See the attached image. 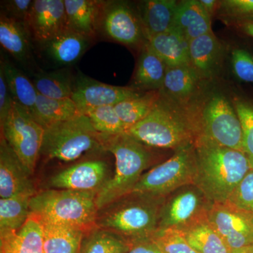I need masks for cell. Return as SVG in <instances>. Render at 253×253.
Here are the masks:
<instances>
[{"mask_svg":"<svg viewBox=\"0 0 253 253\" xmlns=\"http://www.w3.org/2000/svg\"><path fill=\"white\" fill-rule=\"evenodd\" d=\"M126 132L150 147L175 151L195 144L201 136L200 104H179L161 94L149 116Z\"/></svg>","mask_w":253,"mask_h":253,"instance_id":"6da1fadb","label":"cell"},{"mask_svg":"<svg viewBox=\"0 0 253 253\" xmlns=\"http://www.w3.org/2000/svg\"><path fill=\"white\" fill-rule=\"evenodd\" d=\"M194 146V184L211 202H226L251 169L247 156L244 151L221 146L202 136Z\"/></svg>","mask_w":253,"mask_h":253,"instance_id":"7a4b0ae2","label":"cell"},{"mask_svg":"<svg viewBox=\"0 0 253 253\" xmlns=\"http://www.w3.org/2000/svg\"><path fill=\"white\" fill-rule=\"evenodd\" d=\"M101 140L104 151L111 153L116 159V172L98 193L96 204L99 211L130 194L154 158L150 146L126 132L116 135L101 134Z\"/></svg>","mask_w":253,"mask_h":253,"instance_id":"3957f363","label":"cell"},{"mask_svg":"<svg viewBox=\"0 0 253 253\" xmlns=\"http://www.w3.org/2000/svg\"><path fill=\"white\" fill-rule=\"evenodd\" d=\"M97 193L48 189L30 201L31 213L40 221L77 228L85 234L97 227Z\"/></svg>","mask_w":253,"mask_h":253,"instance_id":"277c9868","label":"cell"},{"mask_svg":"<svg viewBox=\"0 0 253 253\" xmlns=\"http://www.w3.org/2000/svg\"><path fill=\"white\" fill-rule=\"evenodd\" d=\"M166 198L130 194L97 219V226L114 231L131 244L151 239L157 231L160 215ZM107 208V207H106Z\"/></svg>","mask_w":253,"mask_h":253,"instance_id":"5b68a950","label":"cell"},{"mask_svg":"<svg viewBox=\"0 0 253 253\" xmlns=\"http://www.w3.org/2000/svg\"><path fill=\"white\" fill-rule=\"evenodd\" d=\"M101 151H104L101 134L95 130L89 118L82 114L46 127L40 156L71 162L86 153Z\"/></svg>","mask_w":253,"mask_h":253,"instance_id":"8992f818","label":"cell"},{"mask_svg":"<svg viewBox=\"0 0 253 253\" xmlns=\"http://www.w3.org/2000/svg\"><path fill=\"white\" fill-rule=\"evenodd\" d=\"M196 172L194 144L174 151L172 157L141 176L131 194L166 198L182 186L194 184Z\"/></svg>","mask_w":253,"mask_h":253,"instance_id":"52a82bcc","label":"cell"},{"mask_svg":"<svg viewBox=\"0 0 253 253\" xmlns=\"http://www.w3.org/2000/svg\"><path fill=\"white\" fill-rule=\"evenodd\" d=\"M201 136L243 151L242 126L234 105L224 95L213 94L200 104Z\"/></svg>","mask_w":253,"mask_h":253,"instance_id":"ba28073f","label":"cell"},{"mask_svg":"<svg viewBox=\"0 0 253 253\" xmlns=\"http://www.w3.org/2000/svg\"><path fill=\"white\" fill-rule=\"evenodd\" d=\"M1 126V135L31 174L41 154L44 129L14 101Z\"/></svg>","mask_w":253,"mask_h":253,"instance_id":"9c48e42d","label":"cell"},{"mask_svg":"<svg viewBox=\"0 0 253 253\" xmlns=\"http://www.w3.org/2000/svg\"><path fill=\"white\" fill-rule=\"evenodd\" d=\"M212 204L195 184L182 186L166 197L158 230L175 229L184 231L208 219Z\"/></svg>","mask_w":253,"mask_h":253,"instance_id":"30bf717a","label":"cell"},{"mask_svg":"<svg viewBox=\"0 0 253 253\" xmlns=\"http://www.w3.org/2000/svg\"><path fill=\"white\" fill-rule=\"evenodd\" d=\"M99 31L125 46H140L147 42L138 11L126 1H105Z\"/></svg>","mask_w":253,"mask_h":253,"instance_id":"8fae6325","label":"cell"},{"mask_svg":"<svg viewBox=\"0 0 253 253\" xmlns=\"http://www.w3.org/2000/svg\"><path fill=\"white\" fill-rule=\"evenodd\" d=\"M208 221L231 251L253 244V212L229 201L213 203L208 212Z\"/></svg>","mask_w":253,"mask_h":253,"instance_id":"7c38bea8","label":"cell"},{"mask_svg":"<svg viewBox=\"0 0 253 253\" xmlns=\"http://www.w3.org/2000/svg\"><path fill=\"white\" fill-rule=\"evenodd\" d=\"M143 92L131 86L111 85L93 79L81 72L76 76L71 99L83 114L103 106H116Z\"/></svg>","mask_w":253,"mask_h":253,"instance_id":"4fadbf2b","label":"cell"},{"mask_svg":"<svg viewBox=\"0 0 253 253\" xmlns=\"http://www.w3.org/2000/svg\"><path fill=\"white\" fill-rule=\"evenodd\" d=\"M26 25L38 44L69 31L64 0H34Z\"/></svg>","mask_w":253,"mask_h":253,"instance_id":"5bb4252c","label":"cell"},{"mask_svg":"<svg viewBox=\"0 0 253 253\" xmlns=\"http://www.w3.org/2000/svg\"><path fill=\"white\" fill-rule=\"evenodd\" d=\"M109 166L101 159L76 163L55 174L50 186L56 189L99 193L109 180Z\"/></svg>","mask_w":253,"mask_h":253,"instance_id":"9a60e30c","label":"cell"},{"mask_svg":"<svg viewBox=\"0 0 253 253\" xmlns=\"http://www.w3.org/2000/svg\"><path fill=\"white\" fill-rule=\"evenodd\" d=\"M31 173L23 166L3 136L0 139V197L19 195L33 196L36 188Z\"/></svg>","mask_w":253,"mask_h":253,"instance_id":"2e32d148","label":"cell"},{"mask_svg":"<svg viewBox=\"0 0 253 253\" xmlns=\"http://www.w3.org/2000/svg\"><path fill=\"white\" fill-rule=\"evenodd\" d=\"M204 81L191 65L168 68L160 92L165 97L182 105L193 102Z\"/></svg>","mask_w":253,"mask_h":253,"instance_id":"e0dca14e","label":"cell"},{"mask_svg":"<svg viewBox=\"0 0 253 253\" xmlns=\"http://www.w3.org/2000/svg\"><path fill=\"white\" fill-rule=\"evenodd\" d=\"M93 40L68 31L39 44L46 59L61 68H70L85 53Z\"/></svg>","mask_w":253,"mask_h":253,"instance_id":"ac0fdd59","label":"cell"},{"mask_svg":"<svg viewBox=\"0 0 253 253\" xmlns=\"http://www.w3.org/2000/svg\"><path fill=\"white\" fill-rule=\"evenodd\" d=\"M190 65L204 80L212 78L220 67L223 46L213 32L189 41Z\"/></svg>","mask_w":253,"mask_h":253,"instance_id":"d6986e66","label":"cell"},{"mask_svg":"<svg viewBox=\"0 0 253 253\" xmlns=\"http://www.w3.org/2000/svg\"><path fill=\"white\" fill-rule=\"evenodd\" d=\"M69 31L94 39L99 31L105 1L64 0Z\"/></svg>","mask_w":253,"mask_h":253,"instance_id":"ffe728a7","label":"cell"},{"mask_svg":"<svg viewBox=\"0 0 253 253\" xmlns=\"http://www.w3.org/2000/svg\"><path fill=\"white\" fill-rule=\"evenodd\" d=\"M0 253H44L42 226L31 213L19 230L0 232Z\"/></svg>","mask_w":253,"mask_h":253,"instance_id":"44dd1931","label":"cell"},{"mask_svg":"<svg viewBox=\"0 0 253 253\" xmlns=\"http://www.w3.org/2000/svg\"><path fill=\"white\" fill-rule=\"evenodd\" d=\"M177 5L174 0H147L139 2L137 11L146 41L174 27Z\"/></svg>","mask_w":253,"mask_h":253,"instance_id":"7402d4cb","label":"cell"},{"mask_svg":"<svg viewBox=\"0 0 253 253\" xmlns=\"http://www.w3.org/2000/svg\"><path fill=\"white\" fill-rule=\"evenodd\" d=\"M31 33L26 23L0 15V44L18 62L26 65L33 58Z\"/></svg>","mask_w":253,"mask_h":253,"instance_id":"603a6c76","label":"cell"},{"mask_svg":"<svg viewBox=\"0 0 253 253\" xmlns=\"http://www.w3.org/2000/svg\"><path fill=\"white\" fill-rule=\"evenodd\" d=\"M167 69L166 63L146 42L141 49L131 87L141 92L159 91Z\"/></svg>","mask_w":253,"mask_h":253,"instance_id":"cb8c5ba5","label":"cell"},{"mask_svg":"<svg viewBox=\"0 0 253 253\" xmlns=\"http://www.w3.org/2000/svg\"><path fill=\"white\" fill-rule=\"evenodd\" d=\"M174 28L190 41L212 32V18L206 12L200 1H182L178 3Z\"/></svg>","mask_w":253,"mask_h":253,"instance_id":"d4e9b609","label":"cell"},{"mask_svg":"<svg viewBox=\"0 0 253 253\" xmlns=\"http://www.w3.org/2000/svg\"><path fill=\"white\" fill-rule=\"evenodd\" d=\"M148 42L168 68L190 65L189 41L175 28L152 37Z\"/></svg>","mask_w":253,"mask_h":253,"instance_id":"484cf974","label":"cell"},{"mask_svg":"<svg viewBox=\"0 0 253 253\" xmlns=\"http://www.w3.org/2000/svg\"><path fill=\"white\" fill-rule=\"evenodd\" d=\"M76 76L70 68H61L54 71L38 70L33 76V82L38 94L51 99H71Z\"/></svg>","mask_w":253,"mask_h":253,"instance_id":"4316f807","label":"cell"},{"mask_svg":"<svg viewBox=\"0 0 253 253\" xmlns=\"http://www.w3.org/2000/svg\"><path fill=\"white\" fill-rule=\"evenodd\" d=\"M44 253H81L85 233L77 228L41 221Z\"/></svg>","mask_w":253,"mask_h":253,"instance_id":"83f0119b","label":"cell"},{"mask_svg":"<svg viewBox=\"0 0 253 253\" xmlns=\"http://www.w3.org/2000/svg\"><path fill=\"white\" fill-rule=\"evenodd\" d=\"M0 66L3 68L13 100L35 118L38 92L33 82L8 60L1 58Z\"/></svg>","mask_w":253,"mask_h":253,"instance_id":"f1b7e54d","label":"cell"},{"mask_svg":"<svg viewBox=\"0 0 253 253\" xmlns=\"http://www.w3.org/2000/svg\"><path fill=\"white\" fill-rule=\"evenodd\" d=\"M83 114L71 99H51L38 94L34 119L44 129Z\"/></svg>","mask_w":253,"mask_h":253,"instance_id":"f546056e","label":"cell"},{"mask_svg":"<svg viewBox=\"0 0 253 253\" xmlns=\"http://www.w3.org/2000/svg\"><path fill=\"white\" fill-rule=\"evenodd\" d=\"M188 244L198 253H230L231 249L208 219L183 231Z\"/></svg>","mask_w":253,"mask_h":253,"instance_id":"4dcf8cb0","label":"cell"},{"mask_svg":"<svg viewBox=\"0 0 253 253\" xmlns=\"http://www.w3.org/2000/svg\"><path fill=\"white\" fill-rule=\"evenodd\" d=\"M131 246L123 236L97 226L84 235L81 253H126Z\"/></svg>","mask_w":253,"mask_h":253,"instance_id":"1f68e13d","label":"cell"},{"mask_svg":"<svg viewBox=\"0 0 253 253\" xmlns=\"http://www.w3.org/2000/svg\"><path fill=\"white\" fill-rule=\"evenodd\" d=\"M160 96V91H146L139 96L116 104L115 109L128 129L149 116L157 104Z\"/></svg>","mask_w":253,"mask_h":253,"instance_id":"d6a6232c","label":"cell"},{"mask_svg":"<svg viewBox=\"0 0 253 253\" xmlns=\"http://www.w3.org/2000/svg\"><path fill=\"white\" fill-rule=\"evenodd\" d=\"M32 197L19 195L0 199V232L17 231L24 225L31 214Z\"/></svg>","mask_w":253,"mask_h":253,"instance_id":"836d02e7","label":"cell"},{"mask_svg":"<svg viewBox=\"0 0 253 253\" xmlns=\"http://www.w3.org/2000/svg\"><path fill=\"white\" fill-rule=\"evenodd\" d=\"M84 115L99 134L116 135L126 132L127 129L116 112L115 106H99L89 110Z\"/></svg>","mask_w":253,"mask_h":253,"instance_id":"e575fe53","label":"cell"},{"mask_svg":"<svg viewBox=\"0 0 253 253\" xmlns=\"http://www.w3.org/2000/svg\"><path fill=\"white\" fill-rule=\"evenodd\" d=\"M242 126L243 151L253 169V102L236 98L233 103Z\"/></svg>","mask_w":253,"mask_h":253,"instance_id":"d590c367","label":"cell"},{"mask_svg":"<svg viewBox=\"0 0 253 253\" xmlns=\"http://www.w3.org/2000/svg\"><path fill=\"white\" fill-rule=\"evenodd\" d=\"M151 239L163 253H198L188 244L184 232L178 229L157 230Z\"/></svg>","mask_w":253,"mask_h":253,"instance_id":"8d00e7d4","label":"cell"},{"mask_svg":"<svg viewBox=\"0 0 253 253\" xmlns=\"http://www.w3.org/2000/svg\"><path fill=\"white\" fill-rule=\"evenodd\" d=\"M221 16L237 24L253 21V0H225L219 3Z\"/></svg>","mask_w":253,"mask_h":253,"instance_id":"74e56055","label":"cell"},{"mask_svg":"<svg viewBox=\"0 0 253 253\" xmlns=\"http://www.w3.org/2000/svg\"><path fill=\"white\" fill-rule=\"evenodd\" d=\"M231 66L239 81L253 84V56L249 51L241 48L233 49Z\"/></svg>","mask_w":253,"mask_h":253,"instance_id":"f35d334b","label":"cell"},{"mask_svg":"<svg viewBox=\"0 0 253 253\" xmlns=\"http://www.w3.org/2000/svg\"><path fill=\"white\" fill-rule=\"evenodd\" d=\"M228 201L240 208L253 212V169L245 176Z\"/></svg>","mask_w":253,"mask_h":253,"instance_id":"ab89813d","label":"cell"},{"mask_svg":"<svg viewBox=\"0 0 253 253\" xmlns=\"http://www.w3.org/2000/svg\"><path fill=\"white\" fill-rule=\"evenodd\" d=\"M33 0H6L1 1V13L10 18L26 23Z\"/></svg>","mask_w":253,"mask_h":253,"instance_id":"60d3db41","label":"cell"},{"mask_svg":"<svg viewBox=\"0 0 253 253\" xmlns=\"http://www.w3.org/2000/svg\"><path fill=\"white\" fill-rule=\"evenodd\" d=\"M13 100L3 68L0 66V124H1L11 111Z\"/></svg>","mask_w":253,"mask_h":253,"instance_id":"b9f144b4","label":"cell"},{"mask_svg":"<svg viewBox=\"0 0 253 253\" xmlns=\"http://www.w3.org/2000/svg\"><path fill=\"white\" fill-rule=\"evenodd\" d=\"M126 253H163L151 239L144 240L131 244Z\"/></svg>","mask_w":253,"mask_h":253,"instance_id":"7bdbcfd3","label":"cell"},{"mask_svg":"<svg viewBox=\"0 0 253 253\" xmlns=\"http://www.w3.org/2000/svg\"><path fill=\"white\" fill-rule=\"evenodd\" d=\"M199 1L206 12L212 18L217 7L219 8L218 6V5H219V1H214V0H199Z\"/></svg>","mask_w":253,"mask_h":253,"instance_id":"ee69618b","label":"cell"},{"mask_svg":"<svg viewBox=\"0 0 253 253\" xmlns=\"http://www.w3.org/2000/svg\"><path fill=\"white\" fill-rule=\"evenodd\" d=\"M238 29L246 36L253 38V21L242 22L235 24Z\"/></svg>","mask_w":253,"mask_h":253,"instance_id":"f6af8a7d","label":"cell"},{"mask_svg":"<svg viewBox=\"0 0 253 253\" xmlns=\"http://www.w3.org/2000/svg\"><path fill=\"white\" fill-rule=\"evenodd\" d=\"M249 247L243 248V249L232 250L230 253H249Z\"/></svg>","mask_w":253,"mask_h":253,"instance_id":"bcb514c9","label":"cell"},{"mask_svg":"<svg viewBox=\"0 0 253 253\" xmlns=\"http://www.w3.org/2000/svg\"><path fill=\"white\" fill-rule=\"evenodd\" d=\"M249 253H253V244L249 246Z\"/></svg>","mask_w":253,"mask_h":253,"instance_id":"7dc6e473","label":"cell"}]
</instances>
